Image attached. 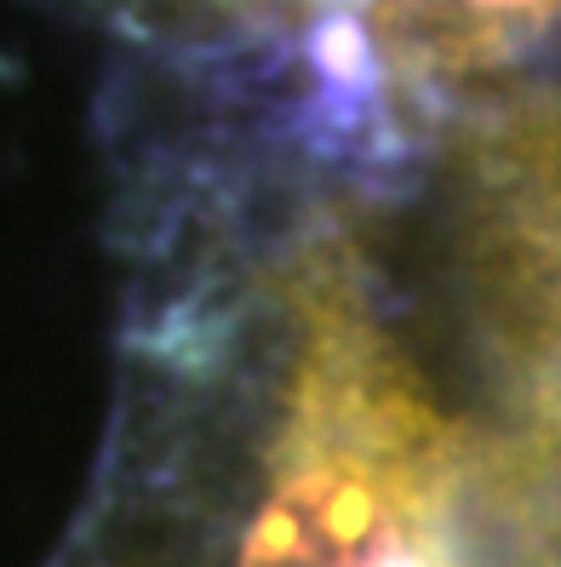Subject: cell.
<instances>
[{
  "instance_id": "6da1fadb",
  "label": "cell",
  "mask_w": 561,
  "mask_h": 567,
  "mask_svg": "<svg viewBox=\"0 0 561 567\" xmlns=\"http://www.w3.org/2000/svg\"><path fill=\"white\" fill-rule=\"evenodd\" d=\"M167 350L104 567H470L476 436L339 229L224 287Z\"/></svg>"
},
{
  "instance_id": "7a4b0ae2",
  "label": "cell",
  "mask_w": 561,
  "mask_h": 567,
  "mask_svg": "<svg viewBox=\"0 0 561 567\" xmlns=\"http://www.w3.org/2000/svg\"><path fill=\"white\" fill-rule=\"evenodd\" d=\"M447 292L470 355V567H561V121L476 166Z\"/></svg>"
},
{
  "instance_id": "3957f363",
  "label": "cell",
  "mask_w": 561,
  "mask_h": 567,
  "mask_svg": "<svg viewBox=\"0 0 561 567\" xmlns=\"http://www.w3.org/2000/svg\"><path fill=\"white\" fill-rule=\"evenodd\" d=\"M447 12H465V18H481V23H516V18H539L550 12L555 0H436Z\"/></svg>"
}]
</instances>
